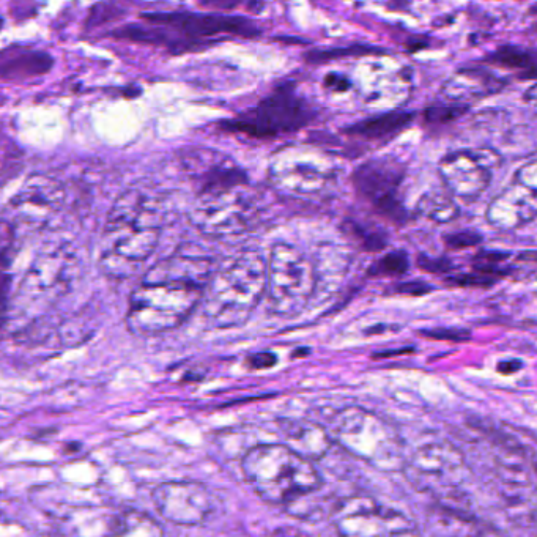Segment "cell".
<instances>
[{"instance_id": "2e32d148", "label": "cell", "mask_w": 537, "mask_h": 537, "mask_svg": "<svg viewBox=\"0 0 537 537\" xmlns=\"http://www.w3.org/2000/svg\"><path fill=\"white\" fill-rule=\"evenodd\" d=\"M537 216V193L533 189L519 185L508 188L493 200L487 218L495 226L514 229L520 224L530 223Z\"/></svg>"}, {"instance_id": "ab89813d", "label": "cell", "mask_w": 537, "mask_h": 537, "mask_svg": "<svg viewBox=\"0 0 537 537\" xmlns=\"http://www.w3.org/2000/svg\"><path fill=\"white\" fill-rule=\"evenodd\" d=\"M536 10H537V8H536Z\"/></svg>"}, {"instance_id": "8d00e7d4", "label": "cell", "mask_w": 537, "mask_h": 537, "mask_svg": "<svg viewBox=\"0 0 537 537\" xmlns=\"http://www.w3.org/2000/svg\"><path fill=\"white\" fill-rule=\"evenodd\" d=\"M526 103L531 104L533 108L537 109V86L531 87L528 92L525 93Z\"/></svg>"}, {"instance_id": "83f0119b", "label": "cell", "mask_w": 537, "mask_h": 537, "mask_svg": "<svg viewBox=\"0 0 537 537\" xmlns=\"http://www.w3.org/2000/svg\"><path fill=\"white\" fill-rule=\"evenodd\" d=\"M498 279L490 276L481 275V273H467V275L449 276L445 279L446 284L452 287H463V289H487L497 284Z\"/></svg>"}, {"instance_id": "74e56055", "label": "cell", "mask_w": 537, "mask_h": 537, "mask_svg": "<svg viewBox=\"0 0 537 537\" xmlns=\"http://www.w3.org/2000/svg\"><path fill=\"white\" fill-rule=\"evenodd\" d=\"M413 352V347H407V349L391 350V352L378 353L377 358H388V356L404 355V353Z\"/></svg>"}, {"instance_id": "5b68a950", "label": "cell", "mask_w": 537, "mask_h": 537, "mask_svg": "<svg viewBox=\"0 0 537 537\" xmlns=\"http://www.w3.org/2000/svg\"><path fill=\"white\" fill-rule=\"evenodd\" d=\"M147 26L120 30V37L167 46L175 51H191L212 45L216 38L256 37V24L241 16L207 15V13L158 12L142 15Z\"/></svg>"}, {"instance_id": "277c9868", "label": "cell", "mask_w": 537, "mask_h": 537, "mask_svg": "<svg viewBox=\"0 0 537 537\" xmlns=\"http://www.w3.org/2000/svg\"><path fill=\"white\" fill-rule=\"evenodd\" d=\"M241 471L257 497L275 506H289L322 487L312 460L279 443L249 448L241 457Z\"/></svg>"}, {"instance_id": "30bf717a", "label": "cell", "mask_w": 537, "mask_h": 537, "mask_svg": "<svg viewBox=\"0 0 537 537\" xmlns=\"http://www.w3.org/2000/svg\"><path fill=\"white\" fill-rule=\"evenodd\" d=\"M338 537H419L413 522L369 498H347L334 508Z\"/></svg>"}, {"instance_id": "44dd1931", "label": "cell", "mask_w": 537, "mask_h": 537, "mask_svg": "<svg viewBox=\"0 0 537 537\" xmlns=\"http://www.w3.org/2000/svg\"><path fill=\"white\" fill-rule=\"evenodd\" d=\"M490 62L519 70L526 78H537V49L522 46H501L490 56Z\"/></svg>"}, {"instance_id": "603a6c76", "label": "cell", "mask_w": 537, "mask_h": 537, "mask_svg": "<svg viewBox=\"0 0 537 537\" xmlns=\"http://www.w3.org/2000/svg\"><path fill=\"white\" fill-rule=\"evenodd\" d=\"M511 257L509 252L503 251H481L473 259V268L476 273L490 276V278H503L511 275V268L504 267L503 263Z\"/></svg>"}, {"instance_id": "6da1fadb", "label": "cell", "mask_w": 537, "mask_h": 537, "mask_svg": "<svg viewBox=\"0 0 537 537\" xmlns=\"http://www.w3.org/2000/svg\"><path fill=\"white\" fill-rule=\"evenodd\" d=\"M213 273V260L200 254L178 252L160 260L131 293L128 330L156 336L178 328L202 304Z\"/></svg>"}, {"instance_id": "d6a6232c", "label": "cell", "mask_w": 537, "mask_h": 537, "mask_svg": "<svg viewBox=\"0 0 537 537\" xmlns=\"http://www.w3.org/2000/svg\"><path fill=\"white\" fill-rule=\"evenodd\" d=\"M393 292L407 297H423L434 292V287L424 281H405L393 286Z\"/></svg>"}, {"instance_id": "8fae6325", "label": "cell", "mask_w": 537, "mask_h": 537, "mask_svg": "<svg viewBox=\"0 0 537 537\" xmlns=\"http://www.w3.org/2000/svg\"><path fill=\"white\" fill-rule=\"evenodd\" d=\"M404 178V164L393 158H378L361 164L353 174V183L380 215L393 223L405 224L410 215L397 196Z\"/></svg>"}, {"instance_id": "484cf974", "label": "cell", "mask_w": 537, "mask_h": 537, "mask_svg": "<svg viewBox=\"0 0 537 537\" xmlns=\"http://www.w3.org/2000/svg\"><path fill=\"white\" fill-rule=\"evenodd\" d=\"M419 208L427 218L434 219L438 223H448L459 215V208L443 196H426L421 200Z\"/></svg>"}, {"instance_id": "f1b7e54d", "label": "cell", "mask_w": 537, "mask_h": 537, "mask_svg": "<svg viewBox=\"0 0 537 537\" xmlns=\"http://www.w3.org/2000/svg\"><path fill=\"white\" fill-rule=\"evenodd\" d=\"M377 51H382V49H375L372 48V46L355 45L349 46V48L317 52V54H312L309 59L314 60V62L315 60H317V62H322V60L339 59V57L366 56V54H371V52Z\"/></svg>"}, {"instance_id": "d4e9b609", "label": "cell", "mask_w": 537, "mask_h": 537, "mask_svg": "<svg viewBox=\"0 0 537 537\" xmlns=\"http://www.w3.org/2000/svg\"><path fill=\"white\" fill-rule=\"evenodd\" d=\"M347 232L353 238L360 241L366 251L377 252L382 251L388 246V235L383 230L377 229L375 226H364V224L349 221L347 223Z\"/></svg>"}, {"instance_id": "f35d334b", "label": "cell", "mask_w": 537, "mask_h": 537, "mask_svg": "<svg viewBox=\"0 0 537 537\" xmlns=\"http://www.w3.org/2000/svg\"><path fill=\"white\" fill-rule=\"evenodd\" d=\"M520 260H537V251L523 252L519 256Z\"/></svg>"}, {"instance_id": "ba28073f", "label": "cell", "mask_w": 537, "mask_h": 537, "mask_svg": "<svg viewBox=\"0 0 537 537\" xmlns=\"http://www.w3.org/2000/svg\"><path fill=\"white\" fill-rule=\"evenodd\" d=\"M248 183L200 189L191 212V223L208 237H232L243 234L260 212L259 199Z\"/></svg>"}, {"instance_id": "ac0fdd59", "label": "cell", "mask_w": 537, "mask_h": 537, "mask_svg": "<svg viewBox=\"0 0 537 537\" xmlns=\"http://www.w3.org/2000/svg\"><path fill=\"white\" fill-rule=\"evenodd\" d=\"M52 67L49 54L35 49H8L2 57L4 78H29L46 75Z\"/></svg>"}, {"instance_id": "d6986e66", "label": "cell", "mask_w": 537, "mask_h": 537, "mask_svg": "<svg viewBox=\"0 0 537 537\" xmlns=\"http://www.w3.org/2000/svg\"><path fill=\"white\" fill-rule=\"evenodd\" d=\"M415 117V112H388V114L355 123V125L345 128L344 133L364 139L389 138V136H394V134L400 133L412 125Z\"/></svg>"}, {"instance_id": "8992f818", "label": "cell", "mask_w": 537, "mask_h": 537, "mask_svg": "<svg viewBox=\"0 0 537 537\" xmlns=\"http://www.w3.org/2000/svg\"><path fill=\"white\" fill-rule=\"evenodd\" d=\"M81 276V260L70 243L51 246L38 254L19 284L16 309L45 308L65 297Z\"/></svg>"}, {"instance_id": "9c48e42d", "label": "cell", "mask_w": 537, "mask_h": 537, "mask_svg": "<svg viewBox=\"0 0 537 537\" xmlns=\"http://www.w3.org/2000/svg\"><path fill=\"white\" fill-rule=\"evenodd\" d=\"M315 111L292 84L278 87L235 119L223 123L224 130L257 139L278 138L293 133L314 119Z\"/></svg>"}, {"instance_id": "7402d4cb", "label": "cell", "mask_w": 537, "mask_h": 537, "mask_svg": "<svg viewBox=\"0 0 537 537\" xmlns=\"http://www.w3.org/2000/svg\"><path fill=\"white\" fill-rule=\"evenodd\" d=\"M471 87L468 97H487L498 92L503 87V82L497 76L487 70L468 68L457 73L454 78L446 82L445 87Z\"/></svg>"}, {"instance_id": "1f68e13d", "label": "cell", "mask_w": 537, "mask_h": 537, "mask_svg": "<svg viewBox=\"0 0 537 537\" xmlns=\"http://www.w3.org/2000/svg\"><path fill=\"white\" fill-rule=\"evenodd\" d=\"M418 267L421 270L427 271V273H434V275H445L449 273L454 268L451 260L446 259V257H429L426 254H419L418 256Z\"/></svg>"}, {"instance_id": "836d02e7", "label": "cell", "mask_w": 537, "mask_h": 537, "mask_svg": "<svg viewBox=\"0 0 537 537\" xmlns=\"http://www.w3.org/2000/svg\"><path fill=\"white\" fill-rule=\"evenodd\" d=\"M276 361H278V358L270 352L256 353V355L249 356L248 358L249 366H251L252 369H256V371L273 367L275 366Z\"/></svg>"}, {"instance_id": "52a82bcc", "label": "cell", "mask_w": 537, "mask_h": 537, "mask_svg": "<svg viewBox=\"0 0 537 537\" xmlns=\"http://www.w3.org/2000/svg\"><path fill=\"white\" fill-rule=\"evenodd\" d=\"M317 284L314 263L297 246L276 243L268 260L267 303L279 317H295L311 300Z\"/></svg>"}, {"instance_id": "ffe728a7", "label": "cell", "mask_w": 537, "mask_h": 537, "mask_svg": "<svg viewBox=\"0 0 537 537\" xmlns=\"http://www.w3.org/2000/svg\"><path fill=\"white\" fill-rule=\"evenodd\" d=\"M103 537H167L163 526L145 512L128 511L115 515Z\"/></svg>"}, {"instance_id": "d590c367", "label": "cell", "mask_w": 537, "mask_h": 537, "mask_svg": "<svg viewBox=\"0 0 537 537\" xmlns=\"http://www.w3.org/2000/svg\"><path fill=\"white\" fill-rule=\"evenodd\" d=\"M522 366V361L519 360L501 361V363L498 364V371H500L501 374H514V372L520 371Z\"/></svg>"}, {"instance_id": "7a4b0ae2", "label": "cell", "mask_w": 537, "mask_h": 537, "mask_svg": "<svg viewBox=\"0 0 537 537\" xmlns=\"http://www.w3.org/2000/svg\"><path fill=\"white\" fill-rule=\"evenodd\" d=\"M164 208L149 189L130 188L114 202L104 224L100 268L111 279L138 275L160 243Z\"/></svg>"}, {"instance_id": "4dcf8cb0", "label": "cell", "mask_w": 537, "mask_h": 537, "mask_svg": "<svg viewBox=\"0 0 537 537\" xmlns=\"http://www.w3.org/2000/svg\"><path fill=\"white\" fill-rule=\"evenodd\" d=\"M423 336L437 341L467 342L470 341L471 333L465 328H432L421 331Z\"/></svg>"}, {"instance_id": "4316f807", "label": "cell", "mask_w": 537, "mask_h": 537, "mask_svg": "<svg viewBox=\"0 0 537 537\" xmlns=\"http://www.w3.org/2000/svg\"><path fill=\"white\" fill-rule=\"evenodd\" d=\"M467 111L468 106H460V104H438L424 111V119L432 125H446L459 119Z\"/></svg>"}, {"instance_id": "3957f363", "label": "cell", "mask_w": 537, "mask_h": 537, "mask_svg": "<svg viewBox=\"0 0 537 537\" xmlns=\"http://www.w3.org/2000/svg\"><path fill=\"white\" fill-rule=\"evenodd\" d=\"M268 263L257 251H243L215 270L202 309L215 328L243 325L267 297Z\"/></svg>"}, {"instance_id": "5bb4252c", "label": "cell", "mask_w": 537, "mask_h": 537, "mask_svg": "<svg viewBox=\"0 0 537 537\" xmlns=\"http://www.w3.org/2000/svg\"><path fill=\"white\" fill-rule=\"evenodd\" d=\"M330 178L328 169L315 163L309 152L297 147L279 150L271 161V182L276 188L293 196L320 193Z\"/></svg>"}, {"instance_id": "9a60e30c", "label": "cell", "mask_w": 537, "mask_h": 537, "mask_svg": "<svg viewBox=\"0 0 537 537\" xmlns=\"http://www.w3.org/2000/svg\"><path fill=\"white\" fill-rule=\"evenodd\" d=\"M498 161L500 158L490 150H463L441 160L440 175L451 193L463 199H475L490 185V167Z\"/></svg>"}, {"instance_id": "7c38bea8", "label": "cell", "mask_w": 537, "mask_h": 537, "mask_svg": "<svg viewBox=\"0 0 537 537\" xmlns=\"http://www.w3.org/2000/svg\"><path fill=\"white\" fill-rule=\"evenodd\" d=\"M152 503L164 520L180 526L204 525L216 506L212 490L196 481L161 482L152 490Z\"/></svg>"}, {"instance_id": "e575fe53", "label": "cell", "mask_w": 537, "mask_h": 537, "mask_svg": "<svg viewBox=\"0 0 537 537\" xmlns=\"http://www.w3.org/2000/svg\"><path fill=\"white\" fill-rule=\"evenodd\" d=\"M325 86L334 90V92H347L352 87V82L345 76L338 75V73H330L325 78Z\"/></svg>"}, {"instance_id": "f546056e", "label": "cell", "mask_w": 537, "mask_h": 537, "mask_svg": "<svg viewBox=\"0 0 537 537\" xmlns=\"http://www.w3.org/2000/svg\"><path fill=\"white\" fill-rule=\"evenodd\" d=\"M482 235L475 230H462L454 234L445 235V245L449 249H467L481 245Z\"/></svg>"}, {"instance_id": "4fadbf2b", "label": "cell", "mask_w": 537, "mask_h": 537, "mask_svg": "<svg viewBox=\"0 0 537 537\" xmlns=\"http://www.w3.org/2000/svg\"><path fill=\"white\" fill-rule=\"evenodd\" d=\"M65 193L56 178L45 175L30 177L10 202L12 223L40 229L48 226L60 212Z\"/></svg>"}, {"instance_id": "e0dca14e", "label": "cell", "mask_w": 537, "mask_h": 537, "mask_svg": "<svg viewBox=\"0 0 537 537\" xmlns=\"http://www.w3.org/2000/svg\"><path fill=\"white\" fill-rule=\"evenodd\" d=\"M281 426L282 432L290 441V448L311 460L325 456L330 446V438L322 427L306 421H286Z\"/></svg>"}, {"instance_id": "cb8c5ba5", "label": "cell", "mask_w": 537, "mask_h": 537, "mask_svg": "<svg viewBox=\"0 0 537 537\" xmlns=\"http://www.w3.org/2000/svg\"><path fill=\"white\" fill-rule=\"evenodd\" d=\"M410 268V259L405 251H393L378 259L377 262L369 268L367 275L372 278L380 276H402Z\"/></svg>"}]
</instances>
